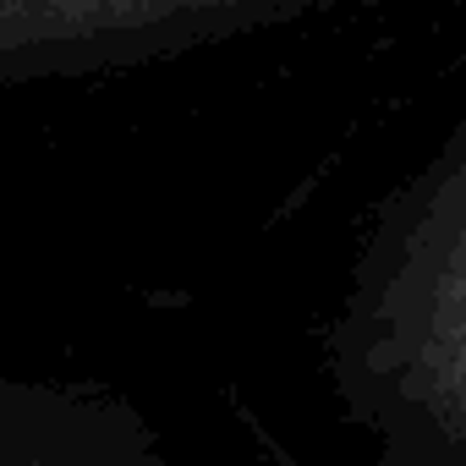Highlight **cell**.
Here are the masks:
<instances>
[{
	"label": "cell",
	"instance_id": "6da1fadb",
	"mask_svg": "<svg viewBox=\"0 0 466 466\" xmlns=\"http://www.w3.org/2000/svg\"><path fill=\"white\" fill-rule=\"evenodd\" d=\"M329 368L384 466H466V110L373 208Z\"/></svg>",
	"mask_w": 466,
	"mask_h": 466
},
{
	"label": "cell",
	"instance_id": "7a4b0ae2",
	"mask_svg": "<svg viewBox=\"0 0 466 466\" xmlns=\"http://www.w3.org/2000/svg\"><path fill=\"white\" fill-rule=\"evenodd\" d=\"M340 0H0V94L127 77Z\"/></svg>",
	"mask_w": 466,
	"mask_h": 466
}]
</instances>
